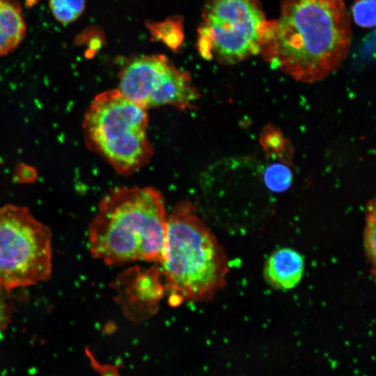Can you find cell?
<instances>
[{
  "label": "cell",
  "mask_w": 376,
  "mask_h": 376,
  "mask_svg": "<svg viewBox=\"0 0 376 376\" xmlns=\"http://www.w3.org/2000/svg\"><path fill=\"white\" fill-rule=\"evenodd\" d=\"M53 17L63 24L75 22L83 14L86 0H49Z\"/></svg>",
  "instance_id": "10"
},
{
  "label": "cell",
  "mask_w": 376,
  "mask_h": 376,
  "mask_svg": "<svg viewBox=\"0 0 376 376\" xmlns=\"http://www.w3.org/2000/svg\"><path fill=\"white\" fill-rule=\"evenodd\" d=\"M118 80L120 92L146 109L171 105L185 110L199 97L189 74L164 55L132 58L120 70Z\"/></svg>",
  "instance_id": "7"
},
{
  "label": "cell",
  "mask_w": 376,
  "mask_h": 376,
  "mask_svg": "<svg viewBox=\"0 0 376 376\" xmlns=\"http://www.w3.org/2000/svg\"><path fill=\"white\" fill-rule=\"evenodd\" d=\"M52 237L48 226L28 207H0V284L10 290L50 279Z\"/></svg>",
  "instance_id": "6"
},
{
  "label": "cell",
  "mask_w": 376,
  "mask_h": 376,
  "mask_svg": "<svg viewBox=\"0 0 376 376\" xmlns=\"http://www.w3.org/2000/svg\"><path fill=\"white\" fill-rule=\"evenodd\" d=\"M269 20L259 0H206L197 47L207 60L234 64L260 53Z\"/></svg>",
  "instance_id": "5"
},
{
  "label": "cell",
  "mask_w": 376,
  "mask_h": 376,
  "mask_svg": "<svg viewBox=\"0 0 376 376\" xmlns=\"http://www.w3.org/2000/svg\"><path fill=\"white\" fill-rule=\"evenodd\" d=\"M161 193L150 187H119L100 201L88 228L91 256L107 265L160 263L167 235Z\"/></svg>",
  "instance_id": "2"
},
{
  "label": "cell",
  "mask_w": 376,
  "mask_h": 376,
  "mask_svg": "<svg viewBox=\"0 0 376 376\" xmlns=\"http://www.w3.org/2000/svg\"><path fill=\"white\" fill-rule=\"evenodd\" d=\"M147 109L118 88L97 94L87 108L82 123L87 148L124 175L144 167L153 156L148 137Z\"/></svg>",
  "instance_id": "4"
},
{
  "label": "cell",
  "mask_w": 376,
  "mask_h": 376,
  "mask_svg": "<svg viewBox=\"0 0 376 376\" xmlns=\"http://www.w3.org/2000/svg\"><path fill=\"white\" fill-rule=\"evenodd\" d=\"M363 246L366 257L375 276L376 262V215L375 201H370L366 209V224L363 233Z\"/></svg>",
  "instance_id": "9"
},
{
  "label": "cell",
  "mask_w": 376,
  "mask_h": 376,
  "mask_svg": "<svg viewBox=\"0 0 376 376\" xmlns=\"http://www.w3.org/2000/svg\"><path fill=\"white\" fill-rule=\"evenodd\" d=\"M5 1L6 0H0V22L2 17L3 8Z\"/></svg>",
  "instance_id": "16"
},
{
  "label": "cell",
  "mask_w": 376,
  "mask_h": 376,
  "mask_svg": "<svg viewBox=\"0 0 376 376\" xmlns=\"http://www.w3.org/2000/svg\"><path fill=\"white\" fill-rule=\"evenodd\" d=\"M36 169L29 165L20 163L14 170V179L19 183H32L37 180Z\"/></svg>",
  "instance_id": "15"
},
{
  "label": "cell",
  "mask_w": 376,
  "mask_h": 376,
  "mask_svg": "<svg viewBox=\"0 0 376 376\" xmlns=\"http://www.w3.org/2000/svg\"><path fill=\"white\" fill-rule=\"evenodd\" d=\"M8 292L0 284V331L6 329L12 318L13 310Z\"/></svg>",
  "instance_id": "14"
},
{
  "label": "cell",
  "mask_w": 376,
  "mask_h": 376,
  "mask_svg": "<svg viewBox=\"0 0 376 376\" xmlns=\"http://www.w3.org/2000/svg\"><path fill=\"white\" fill-rule=\"evenodd\" d=\"M304 270L302 255L290 248L274 251L266 260L263 269L265 281L273 288L288 290L301 281Z\"/></svg>",
  "instance_id": "8"
},
{
  "label": "cell",
  "mask_w": 376,
  "mask_h": 376,
  "mask_svg": "<svg viewBox=\"0 0 376 376\" xmlns=\"http://www.w3.org/2000/svg\"><path fill=\"white\" fill-rule=\"evenodd\" d=\"M264 180L267 187L275 192H281L290 187L292 181L290 169L285 164L275 163L266 168Z\"/></svg>",
  "instance_id": "12"
},
{
  "label": "cell",
  "mask_w": 376,
  "mask_h": 376,
  "mask_svg": "<svg viewBox=\"0 0 376 376\" xmlns=\"http://www.w3.org/2000/svg\"><path fill=\"white\" fill-rule=\"evenodd\" d=\"M375 0H354L352 6V15L355 24L361 28L375 27Z\"/></svg>",
  "instance_id": "13"
},
{
  "label": "cell",
  "mask_w": 376,
  "mask_h": 376,
  "mask_svg": "<svg viewBox=\"0 0 376 376\" xmlns=\"http://www.w3.org/2000/svg\"><path fill=\"white\" fill-rule=\"evenodd\" d=\"M352 38L343 0H283L279 18L269 22L260 53L291 77L314 82L340 67Z\"/></svg>",
  "instance_id": "1"
},
{
  "label": "cell",
  "mask_w": 376,
  "mask_h": 376,
  "mask_svg": "<svg viewBox=\"0 0 376 376\" xmlns=\"http://www.w3.org/2000/svg\"><path fill=\"white\" fill-rule=\"evenodd\" d=\"M260 143L265 150L272 157L287 162L290 159L291 150L286 139L274 127H266L262 133Z\"/></svg>",
  "instance_id": "11"
},
{
  "label": "cell",
  "mask_w": 376,
  "mask_h": 376,
  "mask_svg": "<svg viewBox=\"0 0 376 376\" xmlns=\"http://www.w3.org/2000/svg\"><path fill=\"white\" fill-rule=\"evenodd\" d=\"M166 224L160 263L171 295L180 302L212 299L229 271L223 247L190 201L177 203Z\"/></svg>",
  "instance_id": "3"
}]
</instances>
